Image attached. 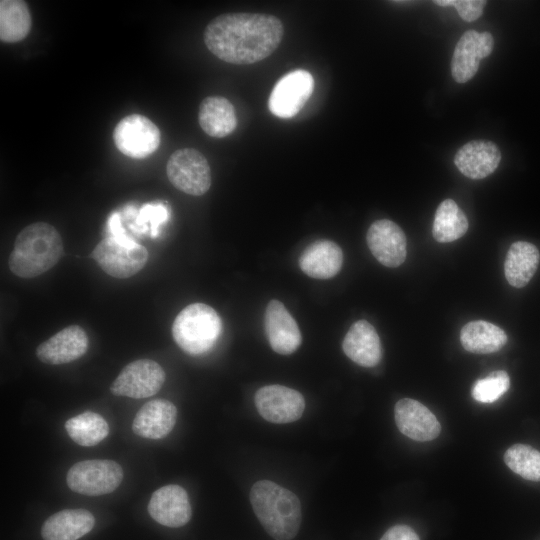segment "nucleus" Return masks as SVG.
<instances>
[{
    "mask_svg": "<svg viewBox=\"0 0 540 540\" xmlns=\"http://www.w3.org/2000/svg\"><path fill=\"white\" fill-rule=\"evenodd\" d=\"M147 509L153 520L171 528L184 526L192 515L187 492L176 484L163 486L153 492Z\"/></svg>",
    "mask_w": 540,
    "mask_h": 540,
    "instance_id": "nucleus-14",
    "label": "nucleus"
},
{
    "mask_svg": "<svg viewBox=\"0 0 540 540\" xmlns=\"http://www.w3.org/2000/svg\"><path fill=\"white\" fill-rule=\"evenodd\" d=\"M265 332L271 348L278 354L294 353L302 342L297 322L279 300H271L265 311Z\"/></svg>",
    "mask_w": 540,
    "mask_h": 540,
    "instance_id": "nucleus-16",
    "label": "nucleus"
},
{
    "mask_svg": "<svg viewBox=\"0 0 540 540\" xmlns=\"http://www.w3.org/2000/svg\"><path fill=\"white\" fill-rule=\"evenodd\" d=\"M380 540H420L416 532L407 525H395L389 528Z\"/></svg>",
    "mask_w": 540,
    "mask_h": 540,
    "instance_id": "nucleus-33",
    "label": "nucleus"
},
{
    "mask_svg": "<svg viewBox=\"0 0 540 540\" xmlns=\"http://www.w3.org/2000/svg\"><path fill=\"white\" fill-rule=\"evenodd\" d=\"M198 122L207 135L215 138L226 137L237 126L235 108L225 97H206L199 105Z\"/></svg>",
    "mask_w": 540,
    "mask_h": 540,
    "instance_id": "nucleus-23",
    "label": "nucleus"
},
{
    "mask_svg": "<svg viewBox=\"0 0 540 540\" xmlns=\"http://www.w3.org/2000/svg\"><path fill=\"white\" fill-rule=\"evenodd\" d=\"M366 240L371 253L382 265L395 268L405 261L406 237L393 221L381 219L373 222L367 231Z\"/></svg>",
    "mask_w": 540,
    "mask_h": 540,
    "instance_id": "nucleus-13",
    "label": "nucleus"
},
{
    "mask_svg": "<svg viewBox=\"0 0 540 540\" xmlns=\"http://www.w3.org/2000/svg\"><path fill=\"white\" fill-rule=\"evenodd\" d=\"M343 264L339 245L331 240H317L309 244L299 257L300 269L309 277L329 279L334 277Z\"/></svg>",
    "mask_w": 540,
    "mask_h": 540,
    "instance_id": "nucleus-21",
    "label": "nucleus"
},
{
    "mask_svg": "<svg viewBox=\"0 0 540 540\" xmlns=\"http://www.w3.org/2000/svg\"><path fill=\"white\" fill-rule=\"evenodd\" d=\"M177 408L166 399H153L145 403L132 421L134 434L151 440L166 437L174 428Z\"/></svg>",
    "mask_w": 540,
    "mask_h": 540,
    "instance_id": "nucleus-18",
    "label": "nucleus"
},
{
    "mask_svg": "<svg viewBox=\"0 0 540 540\" xmlns=\"http://www.w3.org/2000/svg\"><path fill=\"white\" fill-rule=\"evenodd\" d=\"M164 382L165 372L160 364L151 359H138L121 370L110 391L116 396L143 399L155 395Z\"/></svg>",
    "mask_w": 540,
    "mask_h": 540,
    "instance_id": "nucleus-9",
    "label": "nucleus"
},
{
    "mask_svg": "<svg viewBox=\"0 0 540 540\" xmlns=\"http://www.w3.org/2000/svg\"><path fill=\"white\" fill-rule=\"evenodd\" d=\"M113 140L122 154L142 159L158 149L161 134L157 125L149 118L140 114H131L117 123Z\"/></svg>",
    "mask_w": 540,
    "mask_h": 540,
    "instance_id": "nucleus-8",
    "label": "nucleus"
},
{
    "mask_svg": "<svg viewBox=\"0 0 540 540\" xmlns=\"http://www.w3.org/2000/svg\"><path fill=\"white\" fill-rule=\"evenodd\" d=\"M91 256L106 274L120 279L137 274L149 257L147 249L133 238L118 241L111 236L102 239Z\"/></svg>",
    "mask_w": 540,
    "mask_h": 540,
    "instance_id": "nucleus-5",
    "label": "nucleus"
},
{
    "mask_svg": "<svg viewBox=\"0 0 540 540\" xmlns=\"http://www.w3.org/2000/svg\"><path fill=\"white\" fill-rule=\"evenodd\" d=\"M221 331L220 316L204 303L186 306L172 324V336L176 344L190 355H201L209 351L217 342Z\"/></svg>",
    "mask_w": 540,
    "mask_h": 540,
    "instance_id": "nucleus-4",
    "label": "nucleus"
},
{
    "mask_svg": "<svg viewBox=\"0 0 540 540\" xmlns=\"http://www.w3.org/2000/svg\"><path fill=\"white\" fill-rule=\"evenodd\" d=\"M494 47V39L490 32L479 33L467 30L457 42L452 60L451 74L457 83H465L472 79L478 71L480 61L488 57Z\"/></svg>",
    "mask_w": 540,
    "mask_h": 540,
    "instance_id": "nucleus-12",
    "label": "nucleus"
},
{
    "mask_svg": "<svg viewBox=\"0 0 540 540\" xmlns=\"http://www.w3.org/2000/svg\"><path fill=\"white\" fill-rule=\"evenodd\" d=\"M342 349L349 359L363 367L376 366L382 358L380 338L366 320H359L349 328Z\"/></svg>",
    "mask_w": 540,
    "mask_h": 540,
    "instance_id": "nucleus-20",
    "label": "nucleus"
},
{
    "mask_svg": "<svg viewBox=\"0 0 540 540\" xmlns=\"http://www.w3.org/2000/svg\"><path fill=\"white\" fill-rule=\"evenodd\" d=\"M314 89L312 75L303 69L284 75L274 86L268 100L270 112L280 118L295 116Z\"/></svg>",
    "mask_w": 540,
    "mask_h": 540,
    "instance_id": "nucleus-11",
    "label": "nucleus"
},
{
    "mask_svg": "<svg viewBox=\"0 0 540 540\" xmlns=\"http://www.w3.org/2000/svg\"><path fill=\"white\" fill-rule=\"evenodd\" d=\"M88 344L85 330L79 325H70L41 343L36 349V356L43 363L62 365L82 357Z\"/></svg>",
    "mask_w": 540,
    "mask_h": 540,
    "instance_id": "nucleus-17",
    "label": "nucleus"
},
{
    "mask_svg": "<svg viewBox=\"0 0 540 540\" xmlns=\"http://www.w3.org/2000/svg\"><path fill=\"white\" fill-rule=\"evenodd\" d=\"M107 230L109 235L115 238L118 241H127L131 239L129 235L126 234L125 229L121 223V217L118 212H113L107 221Z\"/></svg>",
    "mask_w": 540,
    "mask_h": 540,
    "instance_id": "nucleus-34",
    "label": "nucleus"
},
{
    "mask_svg": "<svg viewBox=\"0 0 540 540\" xmlns=\"http://www.w3.org/2000/svg\"><path fill=\"white\" fill-rule=\"evenodd\" d=\"M468 219L452 199L442 201L434 216L432 234L440 243L452 242L462 237L468 230Z\"/></svg>",
    "mask_w": 540,
    "mask_h": 540,
    "instance_id": "nucleus-27",
    "label": "nucleus"
},
{
    "mask_svg": "<svg viewBox=\"0 0 540 540\" xmlns=\"http://www.w3.org/2000/svg\"><path fill=\"white\" fill-rule=\"evenodd\" d=\"M65 429L69 437L83 447H93L109 434V425L106 420L92 411H86L68 419Z\"/></svg>",
    "mask_w": 540,
    "mask_h": 540,
    "instance_id": "nucleus-28",
    "label": "nucleus"
},
{
    "mask_svg": "<svg viewBox=\"0 0 540 540\" xmlns=\"http://www.w3.org/2000/svg\"><path fill=\"white\" fill-rule=\"evenodd\" d=\"M501 153L492 141L473 140L464 144L454 156V164L466 177L478 180L492 174L498 167Z\"/></svg>",
    "mask_w": 540,
    "mask_h": 540,
    "instance_id": "nucleus-19",
    "label": "nucleus"
},
{
    "mask_svg": "<svg viewBox=\"0 0 540 540\" xmlns=\"http://www.w3.org/2000/svg\"><path fill=\"white\" fill-rule=\"evenodd\" d=\"M433 3L442 7H454L466 22H472L481 17L487 4L484 0H435Z\"/></svg>",
    "mask_w": 540,
    "mask_h": 540,
    "instance_id": "nucleus-32",
    "label": "nucleus"
},
{
    "mask_svg": "<svg viewBox=\"0 0 540 540\" xmlns=\"http://www.w3.org/2000/svg\"><path fill=\"white\" fill-rule=\"evenodd\" d=\"M253 511L275 540H291L300 528L302 512L298 497L269 480L257 481L250 490Z\"/></svg>",
    "mask_w": 540,
    "mask_h": 540,
    "instance_id": "nucleus-3",
    "label": "nucleus"
},
{
    "mask_svg": "<svg viewBox=\"0 0 540 540\" xmlns=\"http://www.w3.org/2000/svg\"><path fill=\"white\" fill-rule=\"evenodd\" d=\"M460 341L463 348L468 352L488 354L503 348L507 342V335L495 324L476 320L463 326Z\"/></svg>",
    "mask_w": 540,
    "mask_h": 540,
    "instance_id": "nucleus-25",
    "label": "nucleus"
},
{
    "mask_svg": "<svg viewBox=\"0 0 540 540\" xmlns=\"http://www.w3.org/2000/svg\"><path fill=\"white\" fill-rule=\"evenodd\" d=\"M254 402L262 418L277 424L300 419L305 409V400L300 392L276 384L258 389Z\"/></svg>",
    "mask_w": 540,
    "mask_h": 540,
    "instance_id": "nucleus-10",
    "label": "nucleus"
},
{
    "mask_svg": "<svg viewBox=\"0 0 540 540\" xmlns=\"http://www.w3.org/2000/svg\"><path fill=\"white\" fill-rule=\"evenodd\" d=\"M510 378L505 371L498 370L487 377L479 379L472 388L473 398L481 403H493L507 392Z\"/></svg>",
    "mask_w": 540,
    "mask_h": 540,
    "instance_id": "nucleus-30",
    "label": "nucleus"
},
{
    "mask_svg": "<svg viewBox=\"0 0 540 540\" xmlns=\"http://www.w3.org/2000/svg\"><path fill=\"white\" fill-rule=\"evenodd\" d=\"M169 218L168 207L163 203H147L143 205L136 216V225L139 231H144L147 224L151 231V236L156 237L160 224Z\"/></svg>",
    "mask_w": 540,
    "mask_h": 540,
    "instance_id": "nucleus-31",
    "label": "nucleus"
},
{
    "mask_svg": "<svg viewBox=\"0 0 540 540\" xmlns=\"http://www.w3.org/2000/svg\"><path fill=\"white\" fill-rule=\"evenodd\" d=\"M539 260L540 254L535 245L524 241L513 243L504 264L508 283L516 288L527 285L537 270Z\"/></svg>",
    "mask_w": 540,
    "mask_h": 540,
    "instance_id": "nucleus-24",
    "label": "nucleus"
},
{
    "mask_svg": "<svg viewBox=\"0 0 540 540\" xmlns=\"http://www.w3.org/2000/svg\"><path fill=\"white\" fill-rule=\"evenodd\" d=\"M394 417L399 431L412 440L431 441L440 434L441 425L435 415L417 400H399L394 408Z\"/></svg>",
    "mask_w": 540,
    "mask_h": 540,
    "instance_id": "nucleus-15",
    "label": "nucleus"
},
{
    "mask_svg": "<svg viewBox=\"0 0 540 540\" xmlns=\"http://www.w3.org/2000/svg\"><path fill=\"white\" fill-rule=\"evenodd\" d=\"M31 25V15L25 1H0V39L2 42L22 41L29 34Z\"/></svg>",
    "mask_w": 540,
    "mask_h": 540,
    "instance_id": "nucleus-26",
    "label": "nucleus"
},
{
    "mask_svg": "<svg viewBox=\"0 0 540 540\" xmlns=\"http://www.w3.org/2000/svg\"><path fill=\"white\" fill-rule=\"evenodd\" d=\"M283 35V24L273 15L225 13L206 26L204 42L218 59L235 65H248L270 56Z\"/></svg>",
    "mask_w": 540,
    "mask_h": 540,
    "instance_id": "nucleus-1",
    "label": "nucleus"
},
{
    "mask_svg": "<svg viewBox=\"0 0 540 540\" xmlns=\"http://www.w3.org/2000/svg\"><path fill=\"white\" fill-rule=\"evenodd\" d=\"M95 518L85 509H65L51 515L41 528L43 540H78L89 533Z\"/></svg>",
    "mask_w": 540,
    "mask_h": 540,
    "instance_id": "nucleus-22",
    "label": "nucleus"
},
{
    "mask_svg": "<svg viewBox=\"0 0 540 540\" xmlns=\"http://www.w3.org/2000/svg\"><path fill=\"white\" fill-rule=\"evenodd\" d=\"M123 480V469L115 461L104 459L75 463L67 472L68 487L79 494L100 496L116 490Z\"/></svg>",
    "mask_w": 540,
    "mask_h": 540,
    "instance_id": "nucleus-6",
    "label": "nucleus"
},
{
    "mask_svg": "<svg viewBox=\"0 0 540 540\" xmlns=\"http://www.w3.org/2000/svg\"><path fill=\"white\" fill-rule=\"evenodd\" d=\"M505 464L516 474L530 481H540V452L525 444H515L504 454Z\"/></svg>",
    "mask_w": 540,
    "mask_h": 540,
    "instance_id": "nucleus-29",
    "label": "nucleus"
},
{
    "mask_svg": "<svg viewBox=\"0 0 540 540\" xmlns=\"http://www.w3.org/2000/svg\"><path fill=\"white\" fill-rule=\"evenodd\" d=\"M63 252L57 229L46 222H35L17 235L9 256V268L18 277L34 278L54 267Z\"/></svg>",
    "mask_w": 540,
    "mask_h": 540,
    "instance_id": "nucleus-2",
    "label": "nucleus"
},
{
    "mask_svg": "<svg viewBox=\"0 0 540 540\" xmlns=\"http://www.w3.org/2000/svg\"><path fill=\"white\" fill-rule=\"evenodd\" d=\"M166 174L178 190L201 196L211 186V169L205 156L196 149L182 148L172 153L166 165Z\"/></svg>",
    "mask_w": 540,
    "mask_h": 540,
    "instance_id": "nucleus-7",
    "label": "nucleus"
}]
</instances>
